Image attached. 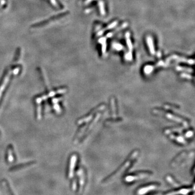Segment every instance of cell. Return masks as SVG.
<instances>
[{
	"mask_svg": "<svg viewBox=\"0 0 195 195\" xmlns=\"http://www.w3.org/2000/svg\"><path fill=\"white\" fill-rule=\"evenodd\" d=\"M105 105H101V106H100V107H99L98 108L95 109V110L93 111L92 114L91 113L88 117L83 118V119H81V120L79 121V123H79V124H81L83 123H85V122H88V121H89L91 120V119L93 118V115H95L96 112L99 111H100V110H103V109H105Z\"/></svg>",
	"mask_w": 195,
	"mask_h": 195,
	"instance_id": "obj_7",
	"label": "cell"
},
{
	"mask_svg": "<svg viewBox=\"0 0 195 195\" xmlns=\"http://www.w3.org/2000/svg\"><path fill=\"white\" fill-rule=\"evenodd\" d=\"M176 69L177 70H178L179 71H187V72H192V69H190V68H185V67H180V66H177L176 67Z\"/></svg>",
	"mask_w": 195,
	"mask_h": 195,
	"instance_id": "obj_15",
	"label": "cell"
},
{
	"mask_svg": "<svg viewBox=\"0 0 195 195\" xmlns=\"http://www.w3.org/2000/svg\"><path fill=\"white\" fill-rule=\"evenodd\" d=\"M185 155H186L185 153H181V155H179L178 157H177V158H176L175 160H174V161L173 162V163H172V166H175L177 164L179 163L185 157Z\"/></svg>",
	"mask_w": 195,
	"mask_h": 195,
	"instance_id": "obj_10",
	"label": "cell"
},
{
	"mask_svg": "<svg viewBox=\"0 0 195 195\" xmlns=\"http://www.w3.org/2000/svg\"><path fill=\"white\" fill-rule=\"evenodd\" d=\"M194 190V188H183L177 191H174L172 192H169L165 195H186L188 194L189 193L191 192L192 191Z\"/></svg>",
	"mask_w": 195,
	"mask_h": 195,
	"instance_id": "obj_5",
	"label": "cell"
},
{
	"mask_svg": "<svg viewBox=\"0 0 195 195\" xmlns=\"http://www.w3.org/2000/svg\"><path fill=\"white\" fill-rule=\"evenodd\" d=\"M170 138L177 141L179 143L184 144L187 143V141H185L183 137H182L181 136H176L174 135H170Z\"/></svg>",
	"mask_w": 195,
	"mask_h": 195,
	"instance_id": "obj_9",
	"label": "cell"
},
{
	"mask_svg": "<svg viewBox=\"0 0 195 195\" xmlns=\"http://www.w3.org/2000/svg\"><path fill=\"white\" fill-rule=\"evenodd\" d=\"M193 135H194L193 132L192 131H188V132H187L186 135H185V136L187 137H188V138H190V137H192Z\"/></svg>",
	"mask_w": 195,
	"mask_h": 195,
	"instance_id": "obj_17",
	"label": "cell"
},
{
	"mask_svg": "<svg viewBox=\"0 0 195 195\" xmlns=\"http://www.w3.org/2000/svg\"><path fill=\"white\" fill-rule=\"evenodd\" d=\"M111 103L112 113H113V117L116 118V117H117V115H116V109H115V101L114 98H112V99H111Z\"/></svg>",
	"mask_w": 195,
	"mask_h": 195,
	"instance_id": "obj_12",
	"label": "cell"
},
{
	"mask_svg": "<svg viewBox=\"0 0 195 195\" xmlns=\"http://www.w3.org/2000/svg\"><path fill=\"white\" fill-rule=\"evenodd\" d=\"M153 112L154 113L157 114V115H164L167 119H170L171 121H175V122H177L178 123L182 124L185 127H188V124L186 121H184V120L181 119V118H179V117L176 116L175 115H173L172 114L169 113H167V112H164L162 111H161V110H158V109H154L153 111Z\"/></svg>",
	"mask_w": 195,
	"mask_h": 195,
	"instance_id": "obj_2",
	"label": "cell"
},
{
	"mask_svg": "<svg viewBox=\"0 0 195 195\" xmlns=\"http://www.w3.org/2000/svg\"><path fill=\"white\" fill-rule=\"evenodd\" d=\"M167 180L171 185H172L173 187H176V188H178V187H179V185L177 183H176V182L175 181V180L173 179H172L171 177L169 176H167Z\"/></svg>",
	"mask_w": 195,
	"mask_h": 195,
	"instance_id": "obj_11",
	"label": "cell"
},
{
	"mask_svg": "<svg viewBox=\"0 0 195 195\" xmlns=\"http://www.w3.org/2000/svg\"><path fill=\"white\" fill-rule=\"evenodd\" d=\"M146 41L147 44L149 47L150 52L151 53V54L154 55L155 54V46L153 44V41L151 36H148L146 37Z\"/></svg>",
	"mask_w": 195,
	"mask_h": 195,
	"instance_id": "obj_8",
	"label": "cell"
},
{
	"mask_svg": "<svg viewBox=\"0 0 195 195\" xmlns=\"http://www.w3.org/2000/svg\"><path fill=\"white\" fill-rule=\"evenodd\" d=\"M99 9L100 11L101 14L104 15L105 14V7H104V4H103V1H100L99 3Z\"/></svg>",
	"mask_w": 195,
	"mask_h": 195,
	"instance_id": "obj_14",
	"label": "cell"
},
{
	"mask_svg": "<svg viewBox=\"0 0 195 195\" xmlns=\"http://www.w3.org/2000/svg\"><path fill=\"white\" fill-rule=\"evenodd\" d=\"M154 69V67L152 66L148 65L144 67V72L146 74H150Z\"/></svg>",
	"mask_w": 195,
	"mask_h": 195,
	"instance_id": "obj_13",
	"label": "cell"
},
{
	"mask_svg": "<svg viewBox=\"0 0 195 195\" xmlns=\"http://www.w3.org/2000/svg\"><path fill=\"white\" fill-rule=\"evenodd\" d=\"M181 77H183V78H185V79H192V77L191 75H190L189 74H185V73H183V74H182L181 75Z\"/></svg>",
	"mask_w": 195,
	"mask_h": 195,
	"instance_id": "obj_16",
	"label": "cell"
},
{
	"mask_svg": "<svg viewBox=\"0 0 195 195\" xmlns=\"http://www.w3.org/2000/svg\"><path fill=\"white\" fill-rule=\"evenodd\" d=\"M77 162V156L75 155L73 156L71 159L70 166H69V172H68V177L69 178H72L74 176V168Z\"/></svg>",
	"mask_w": 195,
	"mask_h": 195,
	"instance_id": "obj_6",
	"label": "cell"
},
{
	"mask_svg": "<svg viewBox=\"0 0 195 195\" xmlns=\"http://www.w3.org/2000/svg\"><path fill=\"white\" fill-rule=\"evenodd\" d=\"M158 185L157 184H151L146 187L141 188L138 189L137 191V195H145L149 192L155 190H157L158 188Z\"/></svg>",
	"mask_w": 195,
	"mask_h": 195,
	"instance_id": "obj_4",
	"label": "cell"
},
{
	"mask_svg": "<svg viewBox=\"0 0 195 195\" xmlns=\"http://www.w3.org/2000/svg\"><path fill=\"white\" fill-rule=\"evenodd\" d=\"M150 176V173L148 172H141L139 173L137 175H130L126 176L125 178V181L127 183H131L134 181L141 180L143 179H145L147 177H149Z\"/></svg>",
	"mask_w": 195,
	"mask_h": 195,
	"instance_id": "obj_3",
	"label": "cell"
},
{
	"mask_svg": "<svg viewBox=\"0 0 195 195\" xmlns=\"http://www.w3.org/2000/svg\"><path fill=\"white\" fill-rule=\"evenodd\" d=\"M138 155V151H136L132 153L129 159L127 160L125 163L124 164L122 167H121L118 171L115 172L113 175H111L109 178L106 179L104 181L105 183L109 184L112 183L113 181H115L118 179L120 176L123 174L124 172L126 171L127 169L131 165L132 162L137 157Z\"/></svg>",
	"mask_w": 195,
	"mask_h": 195,
	"instance_id": "obj_1",
	"label": "cell"
}]
</instances>
